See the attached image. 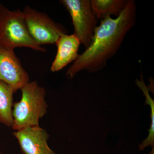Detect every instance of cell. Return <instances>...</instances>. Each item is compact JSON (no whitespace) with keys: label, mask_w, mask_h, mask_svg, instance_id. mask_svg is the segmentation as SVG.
Instances as JSON below:
<instances>
[{"label":"cell","mask_w":154,"mask_h":154,"mask_svg":"<svg viewBox=\"0 0 154 154\" xmlns=\"http://www.w3.org/2000/svg\"><path fill=\"white\" fill-rule=\"evenodd\" d=\"M20 90L22 98L13 105L14 122L11 126L18 131L26 128L39 126V120L47 112L46 91L36 82H29Z\"/></svg>","instance_id":"cell-2"},{"label":"cell","mask_w":154,"mask_h":154,"mask_svg":"<svg viewBox=\"0 0 154 154\" xmlns=\"http://www.w3.org/2000/svg\"><path fill=\"white\" fill-rule=\"evenodd\" d=\"M128 0H91V7L96 19L102 20L111 16L118 17Z\"/></svg>","instance_id":"cell-9"},{"label":"cell","mask_w":154,"mask_h":154,"mask_svg":"<svg viewBox=\"0 0 154 154\" xmlns=\"http://www.w3.org/2000/svg\"><path fill=\"white\" fill-rule=\"evenodd\" d=\"M0 80L11 86L15 92L29 82L28 73L22 66L14 50L1 46Z\"/></svg>","instance_id":"cell-6"},{"label":"cell","mask_w":154,"mask_h":154,"mask_svg":"<svg viewBox=\"0 0 154 154\" xmlns=\"http://www.w3.org/2000/svg\"><path fill=\"white\" fill-rule=\"evenodd\" d=\"M136 11L135 1L128 0L118 17L101 20L89 47L79 54L68 69L67 77L71 79L83 70L92 73L105 68L108 61L118 52L127 34L135 25Z\"/></svg>","instance_id":"cell-1"},{"label":"cell","mask_w":154,"mask_h":154,"mask_svg":"<svg viewBox=\"0 0 154 154\" xmlns=\"http://www.w3.org/2000/svg\"><path fill=\"white\" fill-rule=\"evenodd\" d=\"M0 46L14 50L27 47L45 52L46 48L36 44L28 32L24 15L19 9L11 11L0 3Z\"/></svg>","instance_id":"cell-3"},{"label":"cell","mask_w":154,"mask_h":154,"mask_svg":"<svg viewBox=\"0 0 154 154\" xmlns=\"http://www.w3.org/2000/svg\"><path fill=\"white\" fill-rule=\"evenodd\" d=\"M137 85L142 91L146 97V104L150 105L151 109V125L149 130V134L146 139L139 145V149L143 150L148 146L150 145L152 147V149L149 154H154V100L150 96L149 90L146 87L144 82L142 74L141 75L140 80H137L136 81Z\"/></svg>","instance_id":"cell-11"},{"label":"cell","mask_w":154,"mask_h":154,"mask_svg":"<svg viewBox=\"0 0 154 154\" xmlns=\"http://www.w3.org/2000/svg\"><path fill=\"white\" fill-rule=\"evenodd\" d=\"M24 154H56L47 144L49 135L39 126L26 128L13 134Z\"/></svg>","instance_id":"cell-7"},{"label":"cell","mask_w":154,"mask_h":154,"mask_svg":"<svg viewBox=\"0 0 154 154\" xmlns=\"http://www.w3.org/2000/svg\"><path fill=\"white\" fill-rule=\"evenodd\" d=\"M80 44L79 40L74 34H65L60 36L55 43L57 53L51 68V71H59L74 62L79 54Z\"/></svg>","instance_id":"cell-8"},{"label":"cell","mask_w":154,"mask_h":154,"mask_svg":"<svg viewBox=\"0 0 154 154\" xmlns=\"http://www.w3.org/2000/svg\"><path fill=\"white\" fill-rule=\"evenodd\" d=\"M15 91L7 83L0 80V123L11 127L14 122L13 95Z\"/></svg>","instance_id":"cell-10"},{"label":"cell","mask_w":154,"mask_h":154,"mask_svg":"<svg viewBox=\"0 0 154 154\" xmlns=\"http://www.w3.org/2000/svg\"><path fill=\"white\" fill-rule=\"evenodd\" d=\"M60 2L70 15L74 28L73 34L85 48L91 44L97 25L91 0H61Z\"/></svg>","instance_id":"cell-5"},{"label":"cell","mask_w":154,"mask_h":154,"mask_svg":"<svg viewBox=\"0 0 154 154\" xmlns=\"http://www.w3.org/2000/svg\"><path fill=\"white\" fill-rule=\"evenodd\" d=\"M22 13L29 34L38 45L55 44L60 36L67 34L63 26L54 22L45 13L28 6Z\"/></svg>","instance_id":"cell-4"}]
</instances>
